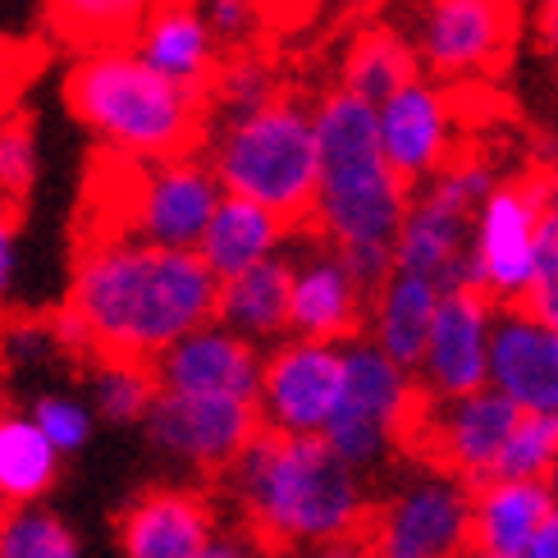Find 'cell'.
<instances>
[{
    "label": "cell",
    "mask_w": 558,
    "mask_h": 558,
    "mask_svg": "<svg viewBox=\"0 0 558 558\" xmlns=\"http://www.w3.org/2000/svg\"><path fill=\"white\" fill-rule=\"evenodd\" d=\"M64 307L83 325L92 357L156 362L170 343L216 320L220 275L197 247L97 234L78 252Z\"/></svg>",
    "instance_id": "1"
},
{
    "label": "cell",
    "mask_w": 558,
    "mask_h": 558,
    "mask_svg": "<svg viewBox=\"0 0 558 558\" xmlns=\"http://www.w3.org/2000/svg\"><path fill=\"white\" fill-rule=\"evenodd\" d=\"M229 499L266 549L312 554L353 541L371 522L362 472L343 462L325 435L257 430V439L229 462Z\"/></svg>",
    "instance_id": "2"
},
{
    "label": "cell",
    "mask_w": 558,
    "mask_h": 558,
    "mask_svg": "<svg viewBox=\"0 0 558 558\" xmlns=\"http://www.w3.org/2000/svg\"><path fill=\"white\" fill-rule=\"evenodd\" d=\"M316 110L320 193L312 206V234H320L353 275L376 293L393 266V243L412 211V183L389 166L380 147V110L353 92H325Z\"/></svg>",
    "instance_id": "3"
},
{
    "label": "cell",
    "mask_w": 558,
    "mask_h": 558,
    "mask_svg": "<svg viewBox=\"0 0 558 558\" xmlns=\"http://www.w3.org/2000/svg\"><path fill=\"white\" fill-rule=\"evenodd\" d=\"M64 101L78 124L120 160H160L193 147L202 133L206 92H193L156 69L124 41L87 46L69 69Z\"/></svg>",
    "instance_id": "4"
},
{
    "label": "cell",
    "mask_w": 558,
    "mask_h": 558,
    "mask_svg": "<svg viewBox=\"0 0 558 558\" xmlns=\"http://www.w3.org/2000/svg\"><path fill=\"white\" fill-rule=\"evenodd\" d=\"M211 166L225 193L262 202L293 225L312 220L320 193L316 110L293 97H275L252 114L220 120L211 133Z\"/></svg>",
    "instance_id": "5"
},
{
    "label": "cell",
    "mask_w": 558,
    "mask_h": 558,
    "mask_svg": "<svg viewBox=\"0 0 558 558\" xmlns=\"http://www.w3.org/2000/svg\"><path fill=\"white\" fill-rule=\"evenodd\" d=\"M422 399L426 385L416 380V371L393 362L380 343L353 339L348 343L343 399L330 416V426H325V439H330V449L343 462H353L357 472H371L389 453L403 449Z\"/></svg>",
    "instance_id": "6"
},
{
    "label": "cell",
    "mask_w": 558,
    "mask_h": 558,
    "mask_svg": "<svg viewBox=\"0 0 558 558\" xmlns=\"http://www.w3.org/2000/svg\"><path fill=\"white\" fill-rule=\"evenodd\" d=\"M110 197V234H133L160 247H197L225 197V183L211 160L179 151L160 160H124V179Z\"/></svg>",
    "instance_id": "7"
},
{
    "label": "cell",
    "mask_w": 558,
    "mask_h": 558,
    "mask_svg": "<svg viewBox=\"0 0 558 558\" xmlns=\"http://www.w3.org/2000/svg\"><path fill=\"white\" fill-rule=\"evenodd\" d=\"M522 412L504 389L485 385L476 393H462V399H439V393L426 389L422 408H416L403 453L416 458L426 472L453 476L468 490L495 481V468L513 439Z\"/></svg>",
    "instance_id": "8"
},
{
    "label": "cell",
    "mask_w": 558,
    "mask_h": 558,
    "mask_svg": "<svg viewBox=\"0 0 558 558\" xmlns=\"http://www.w3.org/2000/svg\"><path fill=\"white\" fill-rule=\"evenodd\" d=\"M545 225V160L513 179L495 183V193L481 202L472 229V275L468 284L485 289L499 307H513L536 279V243Z\"/></svg>",
    "instance_id": "9"
},
{
    "label": "cell",
    "mask_w": 558,
    "mask_h": 558,
    "mask_svg": "<svg viewBox=\"0 0 558 558\" xmlns=\"http://www.w3.org/2000/svg\"><path fill=\"white\" fill-rule=\"evenodd\" d=\"M526 14L518 0H430L416 28L422 64L445 83L499 78L518 56Z\"/></svg>",
    "instance_id": "10"
},
{
    "label": "cell",
    "mask_w": 558,
    "mask_h": 558,
    "mask_svg": "<svg viewBox=\"0 0 558 558\" xmlns=\"http://www.w3.org/2000/svg\"><path fill=\"white\" fill-rule=\"evenodd\" d=\"M366 558H462L472 549V490L426 472L371 508Z\"/></svg>",
    "instance_id": "11"
},
{
    "label": "cell",
    "mask_w": 558,
    "mask_h": 558,
    "mask_svg": "<svg viewBox=\"0 0 558 558\" xmlns=\"http://www.w3.org/2000/svg\"><path fill=\"white\" fill-rule=\"evenodd\" d=\"M343 376H348V343H325L302 335L270 343L257 393L262 426L284 435H325L343 399Z\"/></svg>",
    "instance_id": "12"
},
{
    "label": "cell",
    "mask_w": 558,
    "mask_h": 558,
    "mask_svg": "<svg viewBox=\"0 0 558 558\" xmlns=\"http://www.w3.org/2000/svg\"><path fill=\"white\" fill-rule=\"evenodd\" d=\"M147 445L189 472H229L262 430V412L247 399H206V393H174L160 389L147 412Z\"/></svg>",
    "instance_id": "13"
},
{
    "label": "cell",
    "mask_w": 558,
    "mask_h": 558,
    "mask_svg": "<svg viewBox=\"0 0 558 558\" xmlns=\"http://www.w3.org/2000/svg\"><path fill=\"white\" fill-rule=\"evenodd\" d=\"M495 316H499V302L485 289L476 284L445 289L426 357L416 366V380L430 393H439V399H462V393H476L490 385Z\"/></svg>",
    "instance_id": "14"
},
{
    "label": "cell",
    "mask_w": 558,
    "mask_h": 558,
    "mask_svg": "<svg viewBox=\"0 0 558 558\" xmlns=\"http://www.w3.org/2000/svg\"><path fill=\"white\" fill-rule=\"evenodd\" d=\"M376 110H380V147L389 156V166L412 189L416 183H430L462 151L458 147V101L445 83L412 78L403 92H393Z\"/></svg>",
    "instance_id": "15"
},
{
    "label": "cell",
    "mask_w": 558,
    "mask_h": 558,
    "mask_svg": "<svg viewBox=\"0 0 558 558\" xmlns=\"http://www.w3.org/2000/svg\"><path fill=\"white\" fill-rule=\"evenodd\" d=\"M371 293L320 234L293 257V335L325 339V343H353L366 330Z\"/></svg>",
    "instance_id": "16"
},
{
    "label": "cell",
    "mask_w": 558,
    "mask_h": 558,
    "mask_svg": "<svg viewBox=\"0 0 558 558\" xmlns=\"http://www.w3.org/2000/svg\"><path fill=\"white\" fill-rule=\"evenodd\" d=\"M262 348L234 335L220 320H206L202 330L170 343L151 366L160 389L174 393H206V399H247L262 393Z\"/></svg>",
    "instance_id": "17"
},
{
    "label": "cell",
    "mask_w": 558,
    "mask_h": 558,
    "mask_svg": "<svg viewBox=\"0 0 558 558\" xmlns=\"http://www.w3.org/2000/svg\"><path fill=\"white\" fill-rule=\"evenodd\" d=\"M216 545V508L197 490L156 485L120 513V558H202Z\"/></svg>",
    "instance_id": "18"
},
{
    "label": "cell",
    "mask_w": 558,
    "mask_h": 558,
    "mask_svg": "<svg viewBox=\"0 0 558 558\" xmlns=\"http://www.w3.org/2000/svg\"><path fill=\"white\" fill-rule=\"evenodd\" d=\"M472 229H476V211L458 206L453 197L435 193L426 183L422 193H412V211L399 229V243H393V266L426 275L439 289L468 284Z\"/></svg>",
    "instance_id": "19"
},
{
    "label": "cell",
    "mask_w": 558,
    "mask_h": 558,
    "mask_svg": "<svg viewBox=\"0 0 558 558\" xmlns=\"http://www.w3.org/2000/svg\"><path fill=\"white\" fill-rule=\"evenodd\" d=\"M490 385L526 412H558V330L522 307H499L490 339Z\"/></svg>",
    "instance_id": "20"
},
{
    "label": "cell",
    "mask_w": 558,
    "mask_h": 558,
    "mask_svg": "<svg viewBox=\"0 0 558 558\" xmlns=\"http://www.w3.org/2000/svg\"><path fill=\"white\" fill-rule=\"evenodd\" d=\"M129 46L156 74H166L193 92H206L220 69V37L211 33L197 0H156L151 14L137 23Z\"/></svg>",
    "instance_id": "21"
},
{
    "label": "cell",
    "mask_w": 558,
    "mask_h": 558,
    "mask_svg": "<svg viewBox=\"0 0 558 558\" xmlns=\"http://www.w3.org/2000/svg\"><path fill=\"white\" fill-rule=\"evenodd\" d=\"M445 289L435 279L416 275V270H393L385 284L371 293V312H366V339L380 343L393 362H403L408 371L422 366L426 343L435 330V312Z\"/></svg>",
    "instance_id": "22"
},
{
    "label": "cell",
    "mask_w": 558,
    "mask_h": 558,
    "mask_svg": "<svg viewBox=\"0 0 558 558\" xmlns=\"http://www.w3.org/2000/svg\"><path fill=\"white\" fill-rule=\"evenodd\" d=\"M289 234H293V220H284L279 211H270V206L252 202V197L225 193L211 225H206L202 243H197V252L220 279H229V275H243L252 266L279 257Z\"/></svg>",
    "instance_id": "23"
},
{
    "label": "cell",
    "mask_w": 558,
    "mask_h": 558,
    "mask_svg": "<svg viewBox=\"0 0 558 558\" xmlns=\"http://www.w3.org/2000/svg\"><path fill=\"white\" fill-rule=\"evenodd\" d=\"M293 257L279 252V257L252 266L243 275L220 279V307L216 320L229 325L234 335L252 339V343H279L293 335Z\"/></svg>",
    "instance_id": "24"
},
{
    "label": "cell",
    "mask_w": 558,
    "mask_h": 558,
    "mask_svg": "<svg viewBox=\"0 0 558 558\" xmlns=\"http://www.w3.org/2000/svg\"><path fill=\"white\" fill-rule=\"evenodd\" d=\"M554 508L549 481H485L472 490V545L513 558L541 536Z\"/></svg>",
    "instance_id": "25"
},
{
    "label": "cell",
    "mask_w": 558,
    "mask_h": 558,
    "mask_svg": "<svg viewBox=\"0 0 558 558\" xmlns=\"http://www.w3.org/2000/svg\"><path fill=\"white\" fill-rule=\"evenodd\" d=\"M412 78H422V51H416V41L385 28V23L362 28L348 41L343 64H339V87L371 106L389 101L393 92H403Z\"/></svg>",
    "instance_id": "26"
},
{
    "label": "cell",
    "mask_w": 558,
    "mask_h": 558,
    "mask_svg": "<svg viewBox=\"0 0 558 558\" xmlns=\"http://www.w3.org/2000/svg\"><path fill=\"white\" fill-rule=\"evenodd\" d=\"M60 458L64 453L46 439V430L33 422V412L0 416V504L5 508L41 504L60 476Z\"/></svg>",
    "instance_id": "27"
},
{
    "label": "cell",
    "mask_w": 558,
    "mask_h": 558,
    "mask_svg": "<svg viewBox=\"0 0 558 558\" xmlns=\"http://www.w3.org/2000/svg\"><path fill=\"white\" fill-rule=\"evenodd\" d=\"M156 399H160V380L151 362L97 357V366L87 376V403L110 426H143Z\"/></svg>",
    "instance_id": "28"
},
{
    "label": "cell",
    "mask_w": 558,
    "mask_h": 558,
    "mask_svg": "<svg viewBox=\"0 0 558 558\" xmlns=\"http://www.w3.org/2000/svg\"><path fill=\"white\" fill-rule=\"evenodd\" d=\"M156 0H46L51 23L83 46H110L129 41L137 33V23L151 14Z\"/></svg>",
    "instance_id": "29"
},
{
    "label": "cell",
    "mask_w": 558,
    "mask_h": 558,
    "mask_svg": "<svg viewBox=\"0 0 558 558\" xmlns=\"http://www.w3.org/2000/svg\"><path fill=\"white\" fill-rule=\"evenodd\" d=\"M0 558H83L74 526L56 518L41 504H23L5 513V536H0Z\"/></svg>",
    "instance_id": "30"
},
{
    "label": "cell",
    "mask_w": 558,
    "mask_h": 558,
    "mask_svg": "<svg viewBox=\"0 0 558 558\" xmlns=\"http://www.w3.org/2000/svg\"><path fill=\"white\" fill-rule=\"evenodd\" d=\"M279 97V83H275V69L252 56V51H239L234 60H220L211 87H206V101L216 106L220 120H234V114H252Z\"/></svg>",
    "instance_id": "31"
},
{
    "label": "cell",
    "mask_w": 558,
    "mask_h": 558,
    "mask_svg": "<svg viewBox=\"0 0 558 558\" xmlns=\"http://www.w3.org/2000/svg\"><path fill=\"white\" fill-rule=\"evenodd\" d=\"M558 468V412H522L495 476L504 481H545Z\"/></svg>",
    "instance_id": "32"
},
{
    "label": "cell",
    "mask_w": 558,
    "mask_h": 558,
    "mask_svg": "<svg viewBox=\"0 0 558 558\" xmlns=\"http://www.w3.org/2000/svg\"><path fill=\"white\" fill-rule=\"evenodd\" d=\"M37 179V133L19 110L0 114V206L19 202Z\"/></svg>",
    "instance_id": "33"
},
{
    "label": "cell",
    "mask_w": 558,
    "mask_h": 558,
    "mask_svg": "<svg viewBox=\"0 0 558 558\" xmlns=\"http://www.w3.org/2000/svg\"><path fill=\"white\" fill-rule=\"evenodd\" d=\"M33 422L46 430V439L69 458L87 449L92 439V422H97V412H92L87 399H78V393H41V399L33 403Z\"/></svg>",
    "instance_id": "34"
},
{
    "label": "cell",
    "mask_w": 558,
    "mask_h": 558,
    "mask_svg": "<svg viewBox=\"0 0 558 558\" xmlns=\"http://www.w3.org/2000/svg\"><path fill=\"white\" fill-rule=\"evenodd\" d=\"M513 307L531 312L536 320H545L549 330H558V225L545 220L541 225V243H536V279L522 293V302Z\"/></svg>",
    "instance_id": "35"
},
{
    "label": "cell",
    "mask_w": 558,
    "mask_h": 558,
    "mask_svg": "<svg viewBox=\"0 0 558 558\" xmlns=\"http://www.w3.org/2000/svg\"><path fill=\"white\" fill-rule=\"evenodd\" d=\"M211 33L220 37V46H234L247 51V41L262 33V0H197Z\"/></svg>",
    "instance_id": "36"
},
{
    "label": "cell",
    "mask_w": 558,
    "mask_h": 558,
    "mask_svg": "<svg viewBox=\"0 0 558 558\" xmlns=\"http://www.w3.org/2000/svg\"><path fill=\"white\" fill-rule=\"evenodd\" d=\"M5 343H10V357H14V362H37V357L51 353V348H60L51 325H33V320L14 325V330L5 335Z\"/></svg>",
    "instance_id": "37"
},
{
    "label": "cell",
    "mask_w": 558,
    "mask_h": 558,
    "mask_svg": "<svg viewBox=\"0 0 558 558\" xmlns=\"http://www.w3.org/2000/svg\"><path fill=\"white\" fill-rule=\"evenodd\" d=\"M14 270H19V243H14V225L0 206V302H5L10 284H14Z\"/></svg>",
    "instance_id": "38"
},
{
    "label": "cell",
    "mask_w": 558,
    "mask_h": 558,
    "mask_svg": "<svg viewBox=\"0 0 558 558\" xmlns=\"http://www.w3.org/2000/svg\"><path fill=\"white\" fill-rule=\"evenodd\" d=\"M545 160V220L558 225V156H541Z\"/></svg>",
    "instance_id": "39"
},
{
    "label": "cell",
    "mask_w": 558,
    "mask_h": 558,
    "mask_svg": "<svg viewBox=\"0 0 558 558\" xmlns=\"http://www.w3.org/2000/svg\"><path fill=\"white\" fill-rule=\"evenodd\" d=\"M202 558H257V549H252L247 541H239V536H216V545Z\"/></svg>",
    "instance_id": "40"
},
{
    "label": "cell",
    "mask_w": 558,
    "mask_h": 558,
    "mask_svg": "<svg viewBox=\"0 0 558 558\" xmlns=\"http://www.w3.org/2000/svg\"><path fill=\"white\" fill-rule=\"evenodd\" d=\"M536 37L541 46L558 60V10H536Z\"/></svg>",
    "instance_id": "41"
},
{
    "label": "cell",
    "mask_w": 558,
    "mask_h": 558,
    "mask_svg": "<svg viewBox=\"0 0 558 558\" xmlns=\"http://www.w3.org/2000/svg\"><path fill=\"white\" fill-rule=\"evenodd\" d=\"M302 558H366V541L353 536V541H339L330 549H312V554H302Z\"/></svg>",
    "instance_id": "42"
},
{
    "label": "cell",
    "mask_w": 558,
    "mask_h": 558,
    "mask_svg": "<svg viewBox=\"0 0 558 558\" xmlns=\"http://www.w3.org/2000/svg\"><path fill=\"white\" fill-rule=\"evenodd\" d=\"M531 545H536L541 558H558V508H554V518L545 522V531H541V536L531 541Z\"/></svg>",
    "instance_id": "43"
},
{
    "label": "cell",
    "mask_w": 558,
    "mask_h": 558,
    "mask_svg": "<svg viewBox=\"0 0 558 558\" xmlns=\"http://www.w3.org/2000/svg\"><path fill=\"white\" fill-rule=\"evenodd\" d=\"M462 558H504V554H495V549H481V545H472V549L462 554Z\"/></svg>",
    "instance_id": "44"
},
{
    "label": "cell",
    "mask_w": 558,
    "mask_h": 558,
    "mask_svg": "<svg viewBox=\"0 0 558 558\" xmlns=\"http://www.w3.org/2000/svg\"><path fill=\"white\" fill-rule=\"evenodd\" d=\"M545 481H549V490H554V504H558V468H554V472H549Z\"/></svg>",
    "instance_id": "45"
},
{
    "label": "cell",
    "mask_w": 558,
    "mask_h": 558,
    "mask_svg": "<svg viewBox=\"0 0 558 558\" xmlns=\"http://www.w3.org/2000/svg\"><path fill=\"white\" fill-rule=\"evenodd\" d=\"M513 558H541V554H536V545H526V549H522V554H513Z\"/></svg>",
    "instance_id": "46"
},
{
    "label": "cell",
    "mask_w": 558,
    "mask_h": 558,
    "mask_svg": "<svg viewBox=\"0 0 558 558\" xmlns=\"http://www.w3.org/2000/svg\"><path fill=\"white\" fill-rule=\"evenodd\" d=\"M5 513H10V508H5V504H0V536H5Z\"/></svg>",
    "instance_id": "47"
},
{
    "label": "cell",
    "mask_w": 558,
    "mask_h": 558,
    "mask_svg": "<svg viewBox=\"0 0 558 558\" xmlns=\"http://www.w3.org/2000/svg\"><path fill=\"white\" fill-rule=\"evenodd\" d=\"M536 5H541V10H558V0H536Z\"/></svg>",
    "instance_id": "48"
},
{
    "label": "cell",
    "mask_w": 558,
    "mask_h": 558,
    "mask_svg": "<svg viewBox=\"0 0 558 558\" xmlns=\"http://www.w3.org/2000/svg\"><path fill=\"white\" fill-rule=\"evenodd\" d=\"M366 5H380V0H366Z\"/></svg>",
    "instance_id": "49"
}]
</instances>
